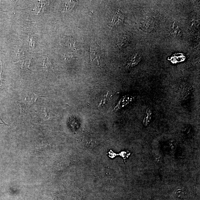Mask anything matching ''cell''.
<instances>
[{
    "label": "cell",
    "instance_id": "1",
    "mask_svg": "<svg viewBox=\"0 0 200 200\" xmlns=\"http://www.w3.org/2000/svg\"><path fill=\"white\" fill-rule=\"evenodd\" d=\"M91 59L92 65L100 67L103 65V60L102 54L96 45H92L91 47Z\"/></svg>",
    "mask_w": 200,
    "mask_h": 200
},
{
    "label": "cell",
    "instance_id": "2",
    "mask_svg": "<svg viewBox=\"0 0 200 200\" xmlns=\"http://www.w3.org/2000/svg\"><path fill=\"white\" fill-rule=\"evenodd\" d=\"M22 94L24 103L26 106H29L34 103L38 97H43L45 95L30 92H22Z\"/></svg>",
    "mask_w": 200,
    "mask_h": 200
},
{
    "label": "cell",
    "instance_id": "3",
    "mask_svg": "<svg viewBox=\"0 0 200 200\" xmlns=\"http://www.w3.org/2000/svg\"><path fill=\"white\" fill-rule=\"evenodd\" d=\"M141 59V56L138 53L133 54L126 61V66L128 67H134L140 62Z\"/></svg>",
    "mask_w": 200,
    "mask_h": 200
},
{
    "label": "cell",
    "instance_id": "4",
    "mask_svg": "<svg viewBox=\"0 0 200 200\" xmlns=\"http://www.w3.org/2000/svg\"><path fill=\"white\" fill-rule=\"evenodd\" d=\"M130 40V37L126 34H122L118 39L117 45L120 48H122L127 45Z\"/></svg>",
    "mask_w": 200,
    "mask_h": 200
},
{
    "label": "cell",
    "instance_id": "5",
    "mask_svg": "<svg viewBox=\"0 0 200 200\" xmlns=\"http://www.w3.org/2000/svg\"><path fill=\"white\" fill-rule=\"evenodd\" d=\"M153 27H154V23L153 21L149 18L144 19L141 24V28L144 31H151Z\"/></svg>",
    "mask_w": 200,
    "mask_h": 200
},
{
    "label": "cell",
    "instance_id": "6",
    "mask_svg": "<svg viewBox=\"0 0 200 200\" xmlns=\"http://www.w3.org/2000/svg\"><path fill=\"white\" fill-rule=\"evenodd\" d=\"M170 34L172 37H180L182 34L181 29L177 24L174 23L171 26Z\"/></svg>",
    "mask_w": 200,
    "mask_h": 200
},
{
    "label": "cell",
    "instance_id": "7",
    "mask_svg": "<svg viewBox=\"0 0 200 200\" xmlns=\"http://www.w3.org/2000/svg\"><path fill=\"white\" fill-rule=\"evenodd\" d=\"M124 19V16L122 13L119 11H118L114 15L113 18L111 22V26H115L117 25H118L121 22H123Z\"/></svg>",
    "mask_w": 200,
    "mask_h": 200
},
{
    "label": "cell",
    "instance_id": "8",
    "mask_svg": "<svg viewBox=\"0 0 200 200\" xmlns=\"http://www.w3.org/2000/svg\"><path fill=\"white\" fill-rule=\"evenodd\" d=\"M76 41L73 38L70 37L66 39L64 41V45L66 47L72 49H76Z\"/></svg>",
    "mask_w": 200,
    "mask_h": 200
},
{
    "label": "cell",
    "instance_id": "9",
    "mask_svg": "<svg viewBox=\"0 0 200 200\" xmlns=\"http://www.w3.org/2000/svg\"><path fill=\"white\" fill-rule=\"evenodd\" d=\"M174 194L177 197L182 198L185 194V190L184 188L178 186L174 190Z\"/></svg>",
    "mask_w": 200,
    "mask_h": 200
},
{
    "label": "cell",
    "instance_id": "10",
    "mask_svg": "<svg viewBox=\"0 0 200 200\" xmlns=\"http://www.w3.org/2000/svg\"><path fill=\"white\" fill-rule=\"evenodd\" d=\"M67 2H65L64 5L63 7V11L67 12L70 11L73 7H74L75 3H76L75 1H68Z\"/></svg>",
    "mask_w": 200,
    "mask_h": 200
},
{
    "label": "cell",
    "instance_id": "11",
    "mask_svg": "<svg viewBox=\"0 0 200 200\" xmlns=\"http://www.w3.org/2000/svg\"><path fill=\"white\" fill-rule=\"evenodd\" d=\"M31 61L29 59L24 60L21 64V68L24 71L29 70Z\"/></svg>",
    "mask_w": 200,
    "mask_h": 200
},
{
    "label": "cell",
    "instance_id": "12",
    "mask_svg": "<svg viewBox=\"0 0 200 200\" xmlns=\"http://www.w3.org/2000/svg\"><path fill=\"white\" fill-rule=\"evenodd\" d=\"M43 66L44 68L46 69H49L50 67V64L49 62L47 57L44 58L43 59Z\"/></svg>",
    "mask_w": 200,
    "mask_h": 200
},
{
    "label": "cell",
    "instance_id": "13",
    "mask_svg": "<svg viewBox=\"0 0 200 200\" xmlns=\"http://www.w3.org/2000/svg\"><path fill=\"white\" fill-rule=\"evenodd\" d=\"M29 43L30 46H32L33 48L34 47V39L32 37V35H31V34H29Z\"/></svg>",
    "mask_w": 200,
    "mask_h": 200
}]
</instances>
